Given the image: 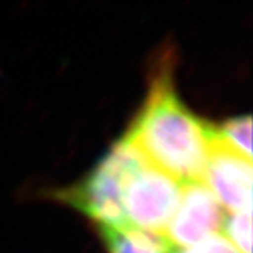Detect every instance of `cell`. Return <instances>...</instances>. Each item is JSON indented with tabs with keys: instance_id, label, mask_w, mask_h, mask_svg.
Returning a JSON list of instances; mask_svg holds the SVG:
<instances>
[{
	"instance_id": "1",
	"label": "cell",
	"mask_w": 253,
	"mask_h": 253,
	"mask_svg": "<svg viewBox=\"0 0 253 253\" xmlns=\"http://www.w3.org/2000/svg\"><path fill=\"white\" fill-rule=\"evenodd\" d=\"M156 168L178 183L202 180L213 142V125L206 124L178 98L172 70L165 63L130 130L124 136Z\"/></svg>"
},
{
	"instance_id": "2",
	"label": "cell",
	"mask_w": 253,
	"mask_h": 253,
	"mask_svg": "<svg viewBox=\"0 0 253 253\" xmlns=\"http://www.w3.org/2000/svg\"><path fill=\"white\" fill-rule=\"evenodd\" d=\"M147 159L125 137L116 140L104 157L75 185L55 192L60 202L78 209L98 227L126 226L124 188L128 177Z\"/></svg>"
},
{
	"instance_id": "3",
	"label": "cell",
	"mask_w": 253,
	"mask_h": 253,
	"mask_svg": "<svg viewBox=\"0 0 253 253\" xmlns=\"http://www.w3.org/2000/svg\"><path fill=\"white\" fill-rule=\"evenodd\" d=\"M182 195V185L150 162L142 164L124 188L126 226L164 237Z\"/></svg>"
},
{
	"instance_id": "4",
	"label": "cell",
	"mask_w": 253,
	"mask_h": 253,
	"mask_svg": "<svg viewBox=\"0 0 253 253\" xmlns=\"http://www.w3.org/2000/svg\"><path fill=\"white\" fill-rule=\"evenodd\" d=\"M224 220V212L209 188L197 180L182 185V195L164 238L174 249L197 244L216 233Z\"/></svg>"
},
{
	"instance_id": "5",
	"label": "cell",
	"mask_w": 253,
	"mask_h": 253,
	"mask_svg": "<svg viewBox=\"0 0 253 253\" xmlns=\"http://www.w3.org/2000/svg\"><path fill=\"white\" fill-rule=\"evenodd\" d=\"M202 178L221 208L230 213L252 212V162L230 151L215 137Z\"/></svg>"
},
{
	"instance_id": "6",
	"label": "cell",
	"mask_w": 253,
	"mask_h": 253,
	"mask_svg": "<svg viewBox=\"0 0 253 253\" xmlns=\"http://www.w3.org/2000/svg\"><path fill=\"white\" fill-rule=\"evenodd\" d=\"M99 233L108 253H171V246L164 237L130 226H101Z\"/></svg>"
},
{
	"instance_id": "7",
	"label": "cell",
	"mask_w": 253,
	"mask_h": 253,
	"mask_svg": "<svg viewBox=\"0 0 253 253\" xmlns=\"http://www.w3.org/2000/svg\"><path fill=\"white\" fill-rule=\"evenodd\" d=\"M213 137L230 151L252 162V118L237 116L213 126Z\"/></svg>"
},
{
	"instance_id": "8",
	"label": "cell",
	"mask_w": 253,
	"mask_h": 253,
	"mask_svg": "<svg viewBox=\"0 0 253 253\" xmlns=\"http://www.w3.org/2000/svg\"><path fill=\"white\" fill-rule=\"evenodd\" d=\"M223 237L240 253H252V212H233L224 215Z\"/></svg>"
},
{
	"instance_id": "9",
	"label": "cell",
	"mask_w": 253,
	"mask_h": 253,
	"mask_svg": "<svg viewBox=\"0 0 253 253\" xmlns=\"http://www.w3.org/2000/svg\"><path fill=\"white\" fill-rule=\"evenodd\" d=\"M171 253H240L235 249L221 233H212L205 240L198 241L194 246L183 247V249H174L171 247Z\"/></svg>"
}]
</instances>
